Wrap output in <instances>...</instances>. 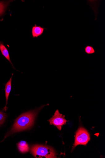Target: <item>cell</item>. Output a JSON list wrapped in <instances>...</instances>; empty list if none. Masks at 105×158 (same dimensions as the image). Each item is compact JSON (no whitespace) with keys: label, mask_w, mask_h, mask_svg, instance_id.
Segmentation results:
<instances>
[{"label":"cell","mask_w":105,"mask_h":158,"mask_svg":"<svg viewBox=\"0 0 105 158\" xmlns=\"http://www.w3.org/2000/svg\"><path fill=\"white\" fill-rule=\"evenodd\" d=\"M46 105L21 114L15 122L11 130L6 134L5 138L14 133L26 130L32 127L38 113Z\"/></svg>","instance_id":"6da1fadb"},{"label":"cell","mask_w":105,"mask_h":158,"mask_svg":"<svg viewBox=\"0 0 105 158\" xmlns=\"http://www.w3.org/2000/svg\"><path fill=\"white\" fill-rule=\"evenodd\" d=\"M31 151V153L36 158H57V154L53 148L48 146L34 145L32 147Z\"/></svg>","instance_id":"7a4b0ae2"},{"label":"cell","mask_w":105,"mask_h":158,"mask_svg":"<svg viewBox=\"0 0 105 158\" xmlns=\"http://www.w3.org/2000/svg\"><path fill=\"white\" fill-rule=\"evenodd\" d=\"M90 140L91 137L88 131L85 128L80 127L76 133L72 150L79 145H86Z\"/></svg>","instance_id":"3957f363"},{"label":"cell","mask_w":105,"mask_h":158,"mask_svg":"<svg viewBox=\"0 0 105 158\" xmlns=\"http://www.w3.org/2000/svg\"><path fill=\"white\" fill-rule=\"evenodd\" d=\"M65 116L59 113V110H56L54 114L49 120L50 125L56 126L59 131L62 130V126L66 124L67 121L65 118Z\"/></svg>","instance_id":"277c9868"},{"label":"cell","mask_w":105,"mask_h":158,"mask_svg":"<svg viewBox=\"0 0 105 158\" xmlns=\"http://www.w3.org/2000/svg\"><path fill=\"white\" fill-rule=\"evenodd\" d=\"M46 30L43 27L40 26H38L35 24L33 26L32 28V35L33 38H38L41 36L43 34L44 30Z\"/></svg>","instance_id":"5b68a950"},{"label":"cell","mask_w":105,"mask_h":158,"mask_svg":"<svg viewBox=\"0 0 105 158\" xmlns=\"http://www.w3.org/2000/svg\"><path fill=\"white\" fill-rule=\"evenodd\" d=\"M0 50H1L2 55L9 61L13 68L14 69L10 60L9 54L7 49L1 41H0Z\"/></svg>","instance_id":"8992f818"},{"label":"cell","mask_w":105,"mask_h":158,"mask_svg":"<svg viewBox=\"0 0 105 158\" xmlns=\"http://www.w3.org/2000/svg\"><path fill=\"white\" fill-rule=\"evenodd\" d=\"M13 75H12V76L10 78V80L5 85V91L6 93V106L5 108V111H6V106L8 103V98L11 90V82Z\"/></svg>","instance_id":"52a82bcc"},{"label":"cell","mask_w":105,"mask_h":158,"mask_svg":"<svg viewBox=\"0 0 105 158\" xmlns=\"http://www.w3.org/2000/svg\"><path fill=\"white\" fill-rule=\"evenodd\" d=\"M18 146L19 150L22 153H26L29 151L28 144L26 141H22L18 143Z\"/></svg>","instance_id":"ba28073f"},{"label":"cell","mask_w":105,"mask_h":158,"mask_svg":"<svg viewBox=\"0 0 105 158\" xmlns=\"http://www.w3.org/2000/svg\"><path fill=\"white\" fill-rule=\"evenodd\" d=\"M12 2V1L0 2V17L5 13L9 4Z\"/></svg>","instance_id":"9c48e42d"},{"label":"cell","mask_w":105,"mask_h":158,"mask_svg":"<svg viewBox=\"0 0 105 158\" xmlns=\"http://www.w3.org/2000/svg\"><path fill=\"white\" fill-rule=\"evenodd\" d=\"M84 49L85 53L88 55L92 54L95 52V50L92 46H87L85 47Z\"/></svg>","instance_id":"30bf717a"},{"label":"cell","mask_w":105,"mask_h":158,"mask_svg":"<svg viewBox=\"0 0 105 158\" xmlns=\"http://www.w3.org/2000/svg\"><path fill=\"white\" fill-rule=\"evenodd\" d=\"M6 118V114L2 111H0V126L5 122Z\"/></svg>","instance_id":"8fae6325"}]
</instances>
